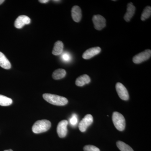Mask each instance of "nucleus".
Here are the masks:
<instances>
[{
    "instance_id": "17",
    "label": "nucleus",
    "mask_w": 151,
    "mask_h": 151,
    "mask_svg": "<svg viewBox=\"0 0 151 151\" xmlns=\"http://www.w3.org/2000/svg\"><path fill=\"white\" fill-rule=\"evenodd\" d=\"M116 145L121 151H134L131 147L122 141H118Z\"/></svg>"
},
{
    "instance_id": "4",
    "label": "nucleus",
    "mask_w": 151,
    "mask_h": 151,
    "mask_svg": "<svg viewBox=\"0 0 151 151\" xmlns=\"http://www.w3.org/2000/svg\"><path fill=\"white\" fill-rule=\"evenodd\" d=\"M151 55L150 50H146L134 56L133 58V62L136 64H139L148 60L150 58Z\"/></svg>"
},
{
    "instance_id": "8",
    "label": "nucleus",
    "mask_w": 151,
    "mask_h": 151,
    "mask_svg": "<svg viewBox=\"0 0 151 151\" xmlns=\"http://www.w3.org/2000/svg\"><path fill=\"white\" fill-rule=\"evenodd\" d=\"M68 122L67 120H63L58 125L57 132L59 137L64 138L67 134V126Z\"/></svg>"
},
{
    "instance_id": "2",
    "label": "nucleus",
    "mask_w": 151,
    "mask_h": 151,
    "mask_svg": "<svg viewBox=\"0 0 151 151\" xmlns=\"http://www.w3.org/2000/svg\"><path fill=\"white\" fill-rule=\"evenodd\" d=\"M51 126V123L48 120H39L36 122L32 126V132L35 134L43 133L48 131Z\"/></svg>"
},
{
    "instance_id": "20",
    "label": "nucleus",
    "mask_w": 151,
    "mask_h": 151,
    "mask_svg": "<svg viewBox=\"0 0 151 151\" xmlns=\"http://www.w3.org/2000/svg\"><path fill=\"white\" fill-rule=\"evenodd\" d=\"M61 55V58L63 61L65 62H68L71 60V57L70 55L68 52H63Z\"/></svg>"
},
{
    "instance_id": "5",
    "label": "nucleus",
    "mask_w": 151,
    "mask_h": 151,
    "mask_svg": "<svg viewBox=\"0 0 151 151\" xmlns=\"http://www.w3.org/2000/svg\"><path fill=\"white\" fill-rule=\"evenodd\" d=\"M93 122V118L92 115L87 114L84 116L78 125V128L81 132H84L87 129V128L92 124Z\"/></svg>"
},
{
    "instance_id": "23",
    "label": "nucleus",
    "mask_w": 151,
    "mask_h": 151,
    "mask_svg": "<svg viewBox=\"0 0 151 151\" xmlns=\"http://www.w3.org/2000/svg\"><path fill=\"white\" fill-rule=\"evenodd\" d=\"M39 1L41 3H42V4H45V3L48 2L49 1V0H40Z\"/></svg>"
},
{
    "instance_id": "24",
    "label": "nucleus",
    "mask_w": 151,
    "mask_h": 151,
    "mask_svg": "<svg viewBox=\"0 0 151 151\" xmlns=\"http://www.w3.org/2000/svg\"><path fill=\"white\" fill-rule=\"evenodd\" d=\"M4 1H4V0H0V5H1L2 4H3V3L4 2Z\"/></svg>"
},
{
    "instance_id": "22",
    "label": "nucleus",
    "mask_w": 151,
    "mask_h": 151,
    "mask_svg": "<svg viewBox=\"0 0 151 151\" xmlns=\"http://www.w3.org/2000/svg\"><path fill=\"white\" fill-rule=\"evenodd\" d=\"M78 123V118L76 114H73L72 115L70 119V123L71 126H75Z\"/></svg>"
},
{
    "instance_id": "13",
    "label": "nucleus",
    "mask_w": 151,
    "mask_h": 151,
    "mask_svg": "<svg viewBox=\"0 0 151 151\" xmlns=\"http://www.w3.org/2000/svg\"><path fill=\"white\" fill-rule=\"evenodd\" d=\"M90 81L91 79L89 76L84 74L79 76L76 79L75 84L77 86H82L85 84H89Z\"/></svg>"
},
{
    "instance_id": "15",
    "label": "nucleus",
    "mask_w": 151,
    "mask_h": 151,
    "mask_svg": "<svg viewBox=\"0 0 151 151\" xmlns=\"http://www.w3.org/2000/svg\"><path fill=\"white\" fill-rule=\"evenodd\" d=\"M63 44L60 41H58L55 43L52 53L55 55H59L63 52Z\"/></svg>"
},
{
    "instance_id": "9",
    "label": "nucleus",
    "mask_w": 151,
    "mask_h": 151,
    "mask_svg": "<svg viewBox=\"0 0 151 151\" xmlns=\"http://www.w3.org/2000/svg\"><path fill=\"white\" fill-rule=\"evenodd\" d=\"M31 22L30 19L25 15H21L18 17L14 22V26L17 29H21L26 24H28Z\"/></svg>"
},
{
    "instance_id": "18",
    "label": "nucleus",
    "mask_w": 151,
    "mask_h": 151,
    "mask_svg": "<svg viewBox=\"0 0 151 151\" xmlns=\"http://www.w3.org/2000/svg\"><path fill=\"white\" fill-rule=\"evenodd\" d=\"M13 103L12 100L11 98L0 94V105L3 106H7L12 105Z\"/></svg>"
},
{
    "instance_id": "21",
    "label": "nucleus",
    "mask_w": 151,
    "mask_h": 151,
    "mask_svg": "<svg viewBox=\"0 0 151 151\" xmlns=\"http://www.w3.org/2000/svg\"><path fill=\"white\" fill-rule=\"evenodd\" d=\"M84 151H100V149L93 145H86L84 147Z\"/></svg>"
},
{
    "instance_id": "11",
    "label": "nucleus",
    "mask_w": 151,
    "mask_h": 151,
    "mask_svg": "<svg viewBox=\"0 0 151 151\" xmlns=\"http://www.w3.org/2000/svg\"><path fill=\"white\" fill-rule=\"evenodd\" d=\"M71 16L74 22H78L82 17L81 9L78 6H75L71 9Z\"/></svg>"
},
{
    "instance_id": "7",
    "label": "nucleus",
    "mask_w": 151,
    "mask_h": 151,
    "mask_svg": "<svg viewBox=\"0 0 151 151\" xmlns=\"http://www.w3.org/2000/svg\"><path fill=\"white\" fill-rule=\"evenodd\" d=\"M116 90L119 97L124 100H128L129 98V92L127 88L122 83L118 82L116 84Z\"/></svg>"
},
{
    "instance_id": "10",
    "label": "nucleus",
    "mask_w": 151,
    "mask_h": 151,
    "mask_svg": "<svg viewBox=\"0 0 151 151\" xmlns=\"http://www.w3.org/2000/svg\"><path fill=\"white\" fill-rule=\"evenodd\" d=\"M101 51V48L99 47L88 49L86 51L84 52L82 55V58L84 59H90L100 53Z\"/></svg>"
},
{
    "instance_id": "26",
    "label": "nucleus",
    "mask_w": 151,
    "mask_h": 151,
    "mask_svg": "<svg viewBox=\"0 0 151 151\" xmlns=\"http://www.w3.org/2000/svg\"><path fill=\"white\" fill-rule=\"evenodd\" d=\"M54 1V2H59V1Z\"/></svg>"
},
{
    "instance_id": "25",
    "label": "nucleus",
    "mask_w": 151,
    "mask_h": 151,
    "mask_svg": "<svg viewBox=\"0 0 151 151\" xmlns=\"http://www.w3.org/2000/svg\"><path fill=\"white\" fill-rule=\"evenodd\" d=\"M4 151H13L12 150H6Z\"/></svg>"
},
{
    "instance_id": "3",
    "label": "nucleus",
    "mask_w": 151,
    "mask_h": 151,
    "mask_svg": "<svg viewBox=\"0 0 151 151\" xmlns=\"http://www.w3.org/2000/svg\"><path fill=\"white\" fill-rule=\"evenodd\" d=\"M113 124L117 130L123 131L126 127V121L124 116L119 112H115L112 116Z\"/></svg>"
},
{
    "instance_id": "12",
    "label": "nucleus",
    "mask_w": 151,
    "mask_h": 151,
    "mask_svg": "<svg viewBox=\"0 0 151 151\" xmlns=\"http://www.w3.org/2000/svg\"><path fill=\"white\" fill-rule=\"evenodd\" d=\"M136 8L132 3H129L127 5V12L124 17V19L127 22H129L135 13Z\"/></svg>"
},
{
    "instance_id": "16",
    "label": "nucleus",
    "mask_w": 151,
    "mask_h": 151,
    "mask_svg": "<svg viewBox=\"0 0 151 151\" xmlns=\"http://www.w3.org/2000/svg\"><path fill=\"white\" fill-rule=\"evenodd\" d=\"M66 74V71L64 69L60 68L57 69L53 72L52 75V78L55 80H59L64 78Z\"/></svg>"
},
{
    "instance_id": "1",
    "label": "nucleus",
    "mask_w": 151,
    "mask_h": 151,
    "mask_svg": "<svg viewBox=\"0 0 151 151\" xmlns=\"http://www.w3.org/2000/svg\"><path fill=\"white\" fill-rule=\"evenodd\" d=\"M43 97L47 102L53 105L63 106L68 103V100L65 97L55 94L45 93L43 94Z\"/></svg>"
},
{
    "instance_id": "6",
    "label": "nucleus",
    "mask_w": 151,
    "mask_h": 151,
    "mask_svg": "<svg viewBox=\"0 0 151 151\" xmlns=\"http://www.w3.org/2000/svg\"><path fill=\"white\" fill-rule=\"evenodd\" d=\"M92 21L95 29L101 30L106 26V20L100 15H95L92 17Z\"/></svg>"
},
{
    "instance_id": "19",
    "label": "nucleus",
    "mask_w": 151,
    "mask_h": 151,
    "mask_svg": "<svg viewBox=\"0 0 151 151\" xmlns=\"http://www.w3.org/2000/svg\"><path fill=\"white\" fill-rule=\"evenodd\" d=\"M151 14V7L150 6L146 7L143 11L141 16V20L145 21L150 17Z\"/></svg>"
},
{
    "instance_id": "14",
    "label": "nucleus",
    "mask_w": 151,
    "mask_h": 151,
    "mask_svg": "<svg viewBox=\"0 0 151 151\" xmlns=\"http://www.w3.org/2000/svg\"><path fill=\"white\" fill-rule=\"evenodd\" d=\"M0 66L5 69H10L12 66L9 60L1 52H0Z\"/></svg>"
}]
</instances>
